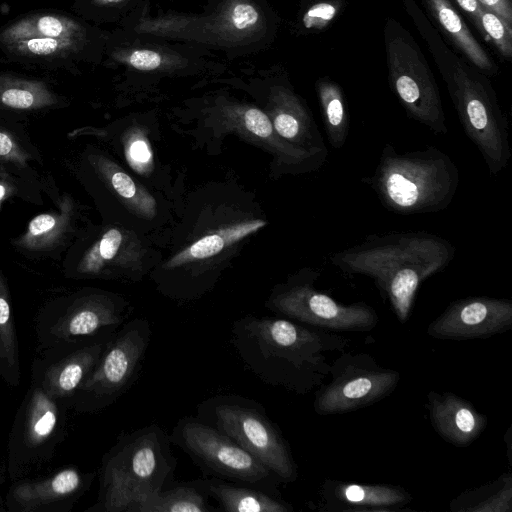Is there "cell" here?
Here are the masks:
<instances>
[{"label": "cell", "instance_id": "obj_33", "mask_svg": "<svg viewBox=\"0 0 512 512\" xmlns=\"http://www.w3.org/2000/svg\"><path fill=\"white\" fill-rule=\"evenodd\" d=\"M426 3L442 29L461 52L478 68L489 71L492 62L476 41L461 16L449 0H426Z\"/></svg>", "mask_w": 512, "mask_h": 512}, {"label": "cell", "instance_id": "obj_9", "mask_svg": "<svg viewBox=\"0 0 512 512\" xmlns=\"http://www.w3.org/2000/svg\"><path fill=\"white\" fill-rule=\"evenodd\" d=\"M152 336L148 320L125 322L108 341L97 364L71 400L78 413H97L115 403L134 384Z\"/></svg>", "mask_w": 512, "mask_h": 512}, {"label": "cell", "instance_id": "obj_26", "mask_svg": "<svg viewBox=\"0 0 512 512\" xmlns=\"http://www.w3.org/2000/svg\"><path fill=\"white\" fill-rule=\"evenodd\" d=\"M204 487L220 509L227 512H291L293 507L281 497L253 486L216 477L203 479Z\"/></svg>", "mask_w": 512, "mask_h": 512}, {"label": "cell", "instance_id": "obj_25", "mask_svg": "<svg viewBox=\"0 0 512 512\" xmlns=\"http://www.w3.org/2000/svg\"><path fill=\"white\" fill-rule=\"evenodd\" d=\"M75 206L65 195L59 211H50L33 217L23 234L13 241L16 248L29 253L50 252L63 244L72 232Z\"/></svg>", "mask_w": 512, "mask_h": 512}, {"label": "cell", "instance_id": "obj_23", "mask_svg": "<svg viewBox=\"0 0 512 512\" xmlns=\"http://www.w3.org/2000/svg\"><path fill=\"white\" fill-rule=\"evenodd\" d=\"M140 245L129 231L111 227L84 252L74 275L80 278L104 277L137 267Z\"/></svg>", "mask_w": 512, "mask_h": 512}, {"label": "cell", "instance_id": "obj_16", "mask_svg": "<svg viewBox=\"0 0 512 512\" xmlns=\"http://www.w3.org/2000/svg\"><path fill=\"white\" fill-rule=\"evenodd\" d=\"M95 477V471L67 466L46 476L13 481L4 496L6 512H70Z\"/></svg>", "mask_w": 512, "mask_h": 512}, {"label": "cell", "instance_id": "obj_29", "mask_svg": "<svg viewBox=\"0 0 512 512\" xmlns=\"http://www.w3.org/2000/svg\"><path fill=\"white\" fill-rule=\"evenodd\" d=\"M203 479L169 485L144 503L137 512H212L218 511L209 503Z\"/></svg>", "mask_w": 512, "mask_h": 512}, {"label": "cell", "instance_id": "obj_15", "mask_svg": "<svg viewBox=\"0 0 512 512\" xmlns=\"http://www.w3.org/2000/svg\"><path fill=\"white\" fill-rule=\"evenodd\" d=\"M390 86L409 118L435 135L448 132L440 93L422 54L413 43L394 37L387 43Z\"/></svg>", "mask_w": 512, "mask_h": 512}, {"label": "cell", "instance_id": "obj_18", "mask_svg": "<svg viewBox=\"0 0 512 512\" xmlns=\"http://www.w3.org/2000/svg\"><path fill=\"white\" fill-rule=\"evenodd\" d=\"M223 126L236 130L245 138L259 142L277 157L280 165L294 173L316 171L322 165L307 152L278 136L267 114L260 108L225 96H218L210 106Z\"/></svg>", "mask_w": 512, "mask_h": 512}, {"label": "cell", "instance_id": "obj_21", "mask_svg": "<svg viewBox=\"0 0 512 512\" xmlns=\"http://www.w3.org/2000/svg\"><path fill=\"white\" fill-rule=\"evenodd\" d=\"M413 500L403 487L390 484H359L327 479L319 491L318 509L330 512H394Z\"/></svg>", "mask_w": 512, "mask_h": 512}, {"label": "cell", "instance_id": "obj_10", "mask_svg": "<svg viewBox=\"0 0 512 512\" xmlns=\"http://www.w3.org/2000/svg\"><path fill=\"white\" fill-rule=\"evenodd\" d=\"M169 435L172 444L180 447L207 474L281 497L278 489L281 482L270 469L195 416L179 419Z\"/></svg>", "mask_w": 512, "mask_h": 512}, {"label": "cell", "instance_id": "obj_36", "mask_svg": "<svg viewBox=\"0 0 512 512\" xmlns=\"http://www.w3.org/2000/svg\"><path fill=\"white\" fill-rule=\"evenodd\" d=\"M147 0H78L81 14L96 23H120Z\"/></svg>", "mask_w": 512, "mask_h": 512}, {"label": "cell", "instance_id": "obj_20", "mask_svg": "<svg viewBox=\"0 0 512 512\" xmlns=\"http://www.w3.org/2000/svg\"><path fill=\"white\" fill-rule=\"evenodd\" d=\"M102 339L66 350L52 357L36 356L31 377L52 397L67 403L71 400L100 359L108 341Z\"/></svg>", "mask_w": 512, "mask_h": 512}, {"label": "cell", "instance_id": "obj_28", "mask_svg": "<svg viewBox=\"0 0 512 512\" xmlns=\"http://www.w3.org/2000/svg\"><path fill=\"white\" fill-rule=\"evenodd\" d=\"M90 162L105 185L139 217L156 215V200L116 163L103 155H91Z\"/></svg>", "mask_w": 512, "mask_h": 512}, {"label": "cell", "instance_id": "obj_31", "mask_svg": "<svg viewBox=\"0 0 512 512\" xmlns=\"http://www.w3.org/2000/svg\"><path fill=\"white\" fill-rule=\"evenodd\" d=\"M452 512H511L512 476L503 472L498 478L455 496L449 504Z\"/></svg>", "mask_w": 512, "mask_h": 512}, {"label": "cell", "instance_id": "obj_4", "mask_svg": "<svg viewBox=\"0 0 512 512\" xmlns=\"http://www.w3.org/2000/svg\"><path fill=\"white\" fill-rule=\"evenodd\" d=\"M171 445L155 423L121 434L101 459L97 499L85 512H137L173 480L177 459Z\"/></svg>", "mask_w": 512, "mask_h": 512}, {"label": "cell", "instance_id": "obj_5", "mask_svg": "<svg viewBox=\"0 0 512 512\" xmlns=\"http://www.w3.org/2000/svg\"><path fill=\"white\" fill-rule=\"evenodd\" d=\"M361 181L390 212L427 214L450 205L458 190L459 171L450 156L436 147L398 153L388 142L374 173Z\"/></svg>", "mask_w": 512, "mask_h": 512}, {"label": "cell", "instance_id": "obj_17", "mask_svg": "<svg viewBox=\"0 0 512 512\" xmlns=\"http://www.w3.org/2000/svg\"><path fill=\"white\" fill-rule=\"evenodd\" d=\"M512 328V300L470 296L451 302L427 327L442 340L489 338Z\"/></svg>", "mask_w": 512, "mask_h": 512}, {"label": "cell", "instance_id": "obj_14", "mask_svg": "<svg viewBox=\"0 0 512 512\" xmlns=\"http://www.w3.org/2000/svg\"><path fill=\"white\" fill-rule=\"evenodd\" d=\"M330 381L315 393L314 411L321 416L356 411L371 406L394 392L401 375L381 366L364 352H341L330 363Z\"/></svg>", "mask_w": 512, "mask_h": 512}, {"label": "cell", "instance_id": "obj_7", "mask_svg": "<svg viewBox=\"0 0 512 512\" xmlns=\"http://www.w3.org/2000/svg\"><path fill=\"white\" fill-rule=\"evenodd\" d=\"M195 417L231 438L270 469L281 483L297 479V464L290 446L260 403L236 394H217L197 405Z\"/></svg>", "mask_w": 512, "mask_h": 512}, {"label": "cell", "instance_id": "obj_41", "mask_svg": "<svg viewBox=\"0 0 512 512\" xmlns=\"http://www.w3.org/2000/svg\"><path fill=\"white\" fill-rule=\"evenodd\" d=\"M480 4L497 14L512 26V1L511 0H478Z\"/></svg>", "mask_w": 512, "mask_h": 512}, {"label": "cell", "instance_id": "obj_3", "mask_svg": "<svg viewBox=\"0 0 512 512\" xmlns=\"http://www.w3.org/2000/svg\"><path fill=\"white\" fill-rule=\"evenodd\" d=\"M456 253L447 239L425 231L369 234L332 253L330 262L347 275L371 278L397 319L408 320L419 286L445 269Z\"/></svg>", "mask_w": 512, "mask_h": 512}, {"label": "cell", "instance_id": "obj_37", "mask_svg": "<svg viewBox=\"0 0 512 512\" xmlns=\"http://www.w3.org/2000/svg\"><path fill=\"white\" fill-rule=\"evenodd\" d=\"M124 155L130 168L142 176L154 169V156L146 133L139 126L129 127L123 136Z\"/></svg>", "mask_w": 512, "mask_h": 512}, {"label": "cell", "instance_id": "obj_35", "mask_svg": "<svg viewBox=\"0 0 512 512\" xmlns=\"http://www.w3.org/2000/svg\"><path fill=\"white\" fill-rule=\"evenodd\" d=\"M316 89L328 141L333 148L340 149L346 143L349 134V117L343 92L329 79L319 80Z\"/></svg>", "mask_w": 512, "mask_h": 512}, {"label": "cell", "instance_id": "obj_8", "mask_svg": "<svg viewBox=\"0 0 512 512\" xmlns=\"http://www.w3.org/2000/svg\"><path fill=\"white\" fill-rule=\"evenodd\" d=\"M69 409L31 377L8 438L6 473L10 482L29 477L51 461L65 440Z\"/></svg>", "mask_w": 512, "mask_h": 512}, {"label": "cell", "instance_id": "obj_30", "mask_svg": "<svg viewBox=\"0 0 512 512\" xmlns=\"http://www.w3.org/2000/svg\"><path fill=\"white\" fill-rule=\"evenodd\" d=\"M107 44L56 38H28L2 44L12 55L54 61L68 56H90L101 59Z\"/></svg>", "mask_w": 512, "mask_h": 512}, {"label": "cell", "instance_id": "obj_44", "mask_svg": "<svg viewBox=\"0 0 512 512\" xmlns=\"http://www.w3.org/2000/svg\"><path fill=\"white\" fill-rule=\"evenodd\" d=\"M5 482V477L3 475H0V512H6L5 508V499L2 494V486Z\"/></svg>", "mask_w": 512, "mask_h": 512}, {"label": "cell", "instance_id": "obj_38", "mask_svg": "<svg viewBox=\"0 0 512 512\" xmlns=\"http://www.w3.org/2000/svg\"><path fill=\"white\" fill-rule=\"evenodd\" d=\"M477 26L507 58L512 56V26L494 12L482 7Z\"/></svg>", "mask_w": 512, "mask_h": 512}, {"label": "cell", "instance_id": "obj_42", "mask_svg": "<svg viewBox=\"0 0 512 512\" xmlns=\"http://www.w3.org/2000/svg\"><path fill=\"white\" fill-rule=\"evenodd\" d=\"M474 21L475 25L478 23V17L482 9V5L478 0H455Z\"/></svg>", "mask_w": 512, "mask_h": 512}, {"label": "cell", "instance_id": "obj_40", "mask_svg": "<svg viewBox=\"0 0 512 512\" xmlns=\"http://www.w3.org/2000/svg\"><path fill=\"white\" fill-rule=\"evenodd\" d=\"M337 6L329 2H319L310 6L301 16V25L305 29H322L336 15Z\"/></svg>", "mask_w": 512, "mask_h": 512}, {"label": "cell", "instance_id": "obj_34", "mask_svg": "<svg viewBox=\"0 0 512 512\" xmlns=\"http://www.w3.org/2000/svg\"><path fill=\"white\" fill-rule=\"evenodd\" d=\"M0 377L11 387L21 380L19 344L7 281L0 269Z\"/></svg>", "mask_w": 512, "mask_h": 512}, {"label": "cell", "instance_id": "obj_12", "mask_svg": "<svg viewBox=\"0 0 512 512\" xmlns=\"http://www.w3.org/2000/svg\"><path fill=\"white\" fill-rule=\"evenodd\" d=\"M449 90L464 133L480 152L489 174L497 176L512 152L508 122L494 95L461 66L452 71Z\"/></svg>", "mask_w": 512, "mask_h": 512}, {"label": "cell", "instance_id": "obj_43", "mask_svg": "<svg viewBox=\"0 0 512 512\" xmlns=\"http://www.w3.org/2000/svg\"><path fill=\"white\" fill-rule=\"evenodd\" d=\"M17 192V186L13 179H0V209L2 204Z\"/></svg>", "mask_w": 512, "mask_h": 512}, {"label": "cell", "instance_id": "obj_19", "mask_svg": "<svg viewBox=\"0 0 512 512\" xmlns=\"http://www.w3.org/2000/svg\"><path fill=\"white\" fill-rule=\"evenodd\" d=\"M266 110L279 137L307 152L322 166L329 151L303 100L288 85L265 76Z\"/></svg>", "mask_w": 512, "mask_h": 512}, {"label": "cell", "instance_id": "obj_45", "mask_svg": "<svg viewBox=\"0 0 512 512\" xmlns=\"http://www.w3.org/2000/svg\"><path fill=\"white\" fill-rule=\"evenodd\" d=\"M0 465H1V459H0Z\"/></svg>", "mask_w": 512, "mask_h": 512}, {"label": "cell", "instance_id": "obj_11", "mask_svg": "<svg viewBox=\"0 0 512 512\" xmlns=\"http://www.w3.org/2000/svg\"><path fill=\"white\" fill-rule=\"evenodd\" d=\"M319 276V270L302 269L273 290L266 307L280 317L333 332H368L377 326L379 316L367 303L343 304L317 290Z\"/></svg>", "mask_w": 512, "mask_h": 512}, {"label": "cell", "instance_id": "obj_24", "mask_svg": "<svg viewBox=\"0 0 512 512\" xmlns=\"http://www.w3.org/2000/svg\"><path fill=\"white\" fill-rule=\"evenodd\" d=\"M110 33H104L72 17L54 13H34L4 27L0 44L28 38L71 39L107 44Z\"/></svg>", "mask_w": 512, "mask_h": 512}, {"label": "cell", "instance_id": "obj_6", "mask_svg": "<svg viewBox=\"0 0 512 512\" xmlns=\"http://www.w3.org/2000/svg\"><path fill=\"white\" fill-rule=\"evenodd\" d=\"M130 314L124 299L101 290L86 289L55 299L36 317L37 356L48 358L110 338Z\"/></svg>", "mask_w": 512, "mask_h": 512}, {"label": "cell", "instance_id": "obj_2", "mask_svg": "<svg viewBox=\"0 0 512 512\" xmlns=\"http://www.w3.org/2000/svg\"><path fill=\"white\" fill-rule=\"evenodd\" d=\"M140 36L189 44L228 59L253 55L272 43L276 17L265 0H207L201 12H151L145 1L119 24Z\"/></svg>", "mask_w": 512, "mask_h": 512}, {"label": "cell", "instance_id": "obj_32", "mask_svg": "<svg viewBox=\"0 0 512 512\" xmlns=\"http://www.w3.org/2000/svg\"><path fill=\"white\" fill-rule=\"evenodd\" d=\"M57 95L42 81L0 75V106L15 111H37L58 104Z\"/></svg>", "mask_w": 512, "mask_h": 512}, {"label": "cell", "instance_id": "obj_27", "mask_svg": "<svg viewBox=\"0 0 512 512\" xmlns=\"http://www.w3.org/2000/svg\"><path fill=\"white\" fill-rule=\"evenodd\" d=\"M266 224L262 219H249L212 230L176 253L164 264V269L174 270L214 257Z\"/></svg>", "mask_w": 512, "mask_h": 512}, {"label": "cell", "instance_id": "obj_22", "mask_svg": "<svg viewBox=\"0 0 512 512\" xmlns=\"http://www.w3.org/2000/svg\"><path fill=\"white\" fill-rule=\"evenodd\" d=\"M427 408L431 425L446 442L467 447L484 431L488 418L475 406L452 392L429 391Z\"/></svg>", "mask_w": 512, "mask_h": 512}, {"label": "cell", "instance_id": "obj_39", "mask_svg": "<svg viewBox=\"0 0 512 512\" xmlns=\"http://www.w3.org/2000/svg\"><path fill=\"white\" fill-rule=\"evenodd\" d=\"M33 155L13 133L0 126V167L29 168Z\"/></svg>", "mask_w": 512, "mask_h": 512}, {"label": "cell", "instance_id": "obj_13", "mask_svg": "<svg viewBox=\"0 0 512 512\" xmlns=\"http://www.w3.org/2000/svg\"><path fill=\"white\" fill-rule=\"evenodd\" d=\"M104 55L110 64L123 68L131 76L181 77L224 68L212 59V53L198 47L119 29L110 33Z\"/></svg>", "mask_w": 512, "mask_h": 512}, {"label": "cell", "instance_id": "obj_1", "mask_svg": "<svg viewBox=\"0 0 512 512\" xmlns=\"http://www.w3.org/2000/svg\"><path fill=\"white\" fill-rule=\"evenodd\" d=\"M349 338L284 317L247 315L231 326L230 343L245 366L267 385L307 394L329 375L327 353Z\"/></svg>", "mask_w": 512, "mask_h": 512}]
</instances>
